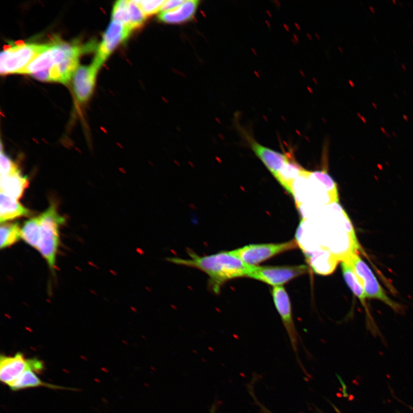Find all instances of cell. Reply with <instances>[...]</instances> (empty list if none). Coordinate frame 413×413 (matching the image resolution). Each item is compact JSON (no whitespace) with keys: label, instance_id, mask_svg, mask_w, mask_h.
Masks as SVG:
<instances>
[{"label":"cell","instance_id":"cell-1","mask_svg":"<svg viewBox=\"0 0 413 413\" xmlns=\"http://www.w3.org/2000/svg\"><path fill=\"white\" fill-rule=\"evenodd\" d=\"M188 258L171 257L168 262L174 264L193 267L203 271L209 278V286L215 293L226 282L240 277H249L255 266L246 264L233 251L200 256L189 252Z\"/></svg>","mask_w":413,"mask_h":413},{"label":"cell","instance_id":"cell-2","mask_svg":"<svg viewBox=\"0 0 413 413\" xmlns=\"http://www.w3.org/2000/svg\"><path fill=\"white\" fill-rule=\"evenodd\" d=\"M40 216L41 227L36 250L44 258L50 268L56 266L58 250L60 243V229L65 219L59 214L57 208L51 204Z\"/></svg>","mask_w":413,"mask_h":413},{"label":"cell","instance_id":"cell-3","mask_svg":"<svg viewBox=\"0 0 413 413\" xmlns=\"http://www.w3.org/2000/svg\"><path fill=\"white\" fill-rule=\"evenodd\" d=\"M50 45L26 43L7 47L0 55V73L19 74Z\"/></svg>","mask_w":413,"mask_h":413},{"label":"cell","instance_id":"cell-4","mask_svg":"<svg viewBox=\"0 0 413 413\" xmlns=\"http://www.w3.org/2000/svg\"><path fill=\"white\" fill-rule=\"evenodd\" d=\"M89 46L75 43L54 42L51 43L48 49L43 51L19 74L33 75L49 69L69 58L81 56L89 50Z\"/></svg>","mask_w":413,"mask_h":413},{"label":"cell","instance_id":"cell-5","mask_svg":"<svg viewBox=\"0 0 413 413\" xmlns=\"http://www.w3.org/2000/svg\"><path fill=\"white\" fill-rule=\"evenodd\" d=\"M345 260H348L351 263L353 269L355 270L363 285L367 298L383 302L397 313L403 311L402 305L392 300L388 296L370 267L364 259L361 258L359 253L353 254Z\"/></svg>","mask_w":413,"mask_h":413},{"label":"cell","instance_id":"cell-6","mask_svg":"<svg viewBox=\"0 0 413 413\" xmlns=\"http://www.w3.org/2000/svg\"><path fill=\"white\" fill-rule=\"evenodd\" d=\"M132 31L123 23L112 20L98 47L92 64L100 70L110 55L118 46L127 40Z\"/></svg>","mask_w":413,"mask_h":413},{"label":"cell","instance_id":"cell-7","mask_svg":"<svg viewBox=\"0 0 413 413\" xmlns=\"http://www.w3.org/2000/svg\"><path fill=\"white\" fill-rule=\"evenodd\" d=\"M297 247V242L291 241L278 244L249 245L233 251L246 264L255 266L275 255L296 249Z\"/></svg>","mask_w":413,"mask_h":413},{"label":"cell","instance_id":"cell-8","mask_svg":"<svg viewBox=\"0 0 413 413\" xmlns=\"http://www.w3.org/2000/svg\"><path fill=\"white\" fill-rule=\"evenodd\" d=\"M307 272L304 265L295 266H255L249 278L266 283L274 287L281 286L300 275Z\"/></svg>","mask_w":413,"mask_h":413},{"label":"cell","instance_id":"cell-9","mask_svg":"<svg viewBox=\"0 0 413 413\" xmlns=\"http://www.w3.org/2000/svg\"><path fill=\"white\" fill-rule=\"evenodd\" d=\"M37 365V357L26 358L22 352H18L14 356L2 354L0 356V380L10 386L28 368L35 371Z\"/></svg>","mask_w":413,"mask_h":413},{"label":"cell","instance_id":"cell-10","mask_svg":"<svg viewBox=\"0 0 413 413\" xmlns=\"http://www.w3.org/2000/svg\"><path fill=\"white\" fill-rule=\"evenodd\" d=\"M98 70L92 64L79 66L73 76L75 95L79 102L84 103L89 100L95 87Z\"/></svg>","mask_w":413,"mask_h":413},{"label":"cell","instance_id":"cell-11","mask_svg":"<svg viewBox=\"0 0 413 413\" xmlns=\"http://www.w3.org/2000/svg\"><path fill=\"white\" fill-rule=\"evenodd\" d=\"M79 57L67 59L48 70L32 75L38 80L43 82H55L67 84L74 76L78 68Z\"/></svg>","mask_w":413,"mask_h":413},{"label":"cell","instance_id":"cell-12","mask_svg":"<svg viewBox=\"0 0 413 413\" xmlns=\"http://www.w3.org/2000/svg\"><path fill=\"white\" fill-rule=\"evenodd\" d=\"M251 149L260 159L271 174L275 178L285 165L292 159L289 155L283 154L263 146L253 139H249Z\"/></svg>","mask_w":413,"mask_h":413},{"label":"cell","instance_id":"cell-13","mask_svg":"<svg viewBox=\"0 0 413 413\" xmlns=\"http://www.w3.org/2000/svg\"><path fill=\"white\" fill-rule=\"evenodd\" d=\"M272 296L275 307L280 314L285 327L288 330L293 347L296 345V335L292 315L290 299L285 289L283 286L273 287Z\"/></svg>","mask_w":413,"mask_h":413},{"label":"cell","instance_id":"cell-14","mask_svg":"<svg viewBox=\"0 0 413 413\" xmlns=\"http://www.w3.org/2000/svg\"><path fill=\"white\" fill-rule=\"evenodd\" d=\"M38 373L32 369L28 368L17 380L10 385L11 390L18 391L27 388L36 387H46L53 390H74L73 388L45 382L38 376Z\"/></svg>","mask_w":413,"mask_h":413},{"label":"cell","instance_id":"cell-15","mask_svg":"<svg viewBox=\"0 0 413 413\" xmlns=\"http://www.w3.org/2000/svg\"><path fill=\"white\" fill-rule=\"evenodd\" d=\"M199 6L196 0L185 1L178 9L166 13H161L159 19L167 24H180L190 21L195 15Z\"/></svg>","mask_w":413,"mask_h":413},{"label":"cell","instance_id":"cell-16","mask_svg":"<svg viewBox=\"0 0 413 413\" xmlns=\"http://www.w3.org/2000/svg\"><path fill=\"white\" fill-rule=\"evenodd\" d=\"M29 182L26 176L17 171L7 176H1V192L18 200L23 196Z\"/></svg>","mask_w":413,"mask_h":413},{"label":"cell","instance_id":"cell-17","mask_svg":"<svg viewBox=\"0 0 413 413\" xmlns=\"http://www.w3.org/2000/svg\"><path fill=\"white\" fill-rule=\"evenodd\" d=\"M30 214V211L19 203L17 200L1 192L0 221L2 223Z\"/></svg>","mask_w":413,"mask_h":413},{"label":"cell","instance_id":"cell-18","mask_svg":"<svg viewBox=\"0 0 413 413\" xmlns=\"http://www.w3.org/2000/svg\"><path fill=\"white\" fill-rule=\"evenodd\" d=\"M341 266L346 284L353 294L359 298L364 308L367 309L365 303L367 297L365 296L363 285L355 270L353 269L351 263L348 260H344L341 262Z\"/></svg>","mask_w":413,"mask_h":413},{"label":"cell","instance_id":"cell-19","mask_svg":"<svg viewBox=\"0 0 413 413\" xmlns=\"http://www.w3.org/2000/svg\"><path fill=\"white\" fill-rule=\"evenodd\" d=\"M305 170L292 160L283 167L275 178L290 194L292 195L295 180L301 176Z\"/></svg>","mask_w":413,"mask_h":413},{"label":"cell","instance_id":"cell-20","mask_svg":"<svg viewBox=\"0 0 413 413\" xmlns=\"http://www.w3.org/2000/svg\"><path fill=\"white\" fill-rule=\"evenodd\" d=\"M40 227L41 218L39 216L28 220L22 229V239L35 249L39 242Z\"/></svg>","mask_w":413,"mask_h":413},{"label":"cell","instance_id":"cell-21","mask_svg":"<svg viewBox=\"0 0 413 413\" xmlns=\"http://www.w3.org/2000/svg\"><path fill=\"white\" fill-rule=\"evenodd\" d=\"M1 249H6L22 239V229L18 223L5 224L0 228Z\"/></svg>","mask_w":413,"mask_h":413},{"label":"cell","instance_id":"cell-22","mask_svg":"<svg viewBox=\"0 0 413 413\" xmlns=\"http://www.w3.org/2000/svg\"><path fill=\"white\" fill-rule=\"evenodd\" d=\"M128 11L130 24L133 30L141 27L146 20L145 16L137 1H128Z\"/></svg>","mask_w":413,"mask_h":413},{"label":"cell","instance_id":"cell-23","mask_svg":"<svg viewBox=\"0 0 413 413\" xmlns=\"http://www.w3.org/2000/svg\"><path fill=\"white\" fill-rule=\"evenodd\" d=\"M137 2L147 17L156 14L159 12L160 13L161 7L164 3V1L161 0H142Z\"/></svg>","mask_w":413,"mask_h":413},{"label":"cell","instance_id":"cell-24","mask_svg":"<svg viewBox=\"0 0 413 413\" xmlns=\"http://www.w3.org/2000/svg\"><path fill=\"white\" fill-rule=\"evenodd\" d=\"M0 159H1V161H0V162H1V176H7L19 170L17 165L5 153H4L2 146Z\"/></svg>","mask_w":413,"mask_h":413},{"label":"cell","instance_id":"cell-25","mask_svg":"<svg viewBox=\"0 0 413 413\" xmlns=\"http://www.w3.org/2000/svg\"><path fill=\"white\" fill-rule=\"evenodd\" d=\"M185 1L183 0H169V1H164V3L161 7L160 13H166V12L171 11L178 9Z\"/></svg>","mask_w":413,"mask_h":413},{"label":"cell","instance_id":"cell-26","mask_svg":"<svg viewBox=\"0 0 413 413\" xmlns=\"http://www.w3.org/2000/svg\"><path fill=\"white\" fill-rule=\"evenodd\" d=\"M369 9H370V10H371V11L372 12V13L374 14L375 13L374 8H373L371 6H369Z\"/></svg>","mask_w":413,"mask_h":413},{"label":"cell","instance_id":"cell-27","mask_svg":"<svg viewBox=\"0 0 413 413\" xmlns=\"http://www.w3.org/2000/svg\"><path fill=\"white\" fill-rule=\"evenodd\" d=\"M348 82H349V85H351L352 86V87H354V86H355V84H354V82H352L351 80H349Z\"/></svg>","mask_w":413,"mask_h":413},{"label":"cell","instance_id":"cell-28","mask_svg":"<svg viewBox=\"0 0 413 413\" xmlns=\"http://www.w3.org/2000/svg\"><path fill=\"white\" fill-rule=\"evenodd\" d=\"M283 26H284V27H285V30L287 31H290L289 27L288 26V25H286V24H284V25H283Z\"/></svg>","mask_w":413,"mask_h":413},{"label":"cell","instance_id":"cell-29","mask_svg":"<svg viewBox=\"0 0 413 413\" xmlns=\"http://www.w3.org/2000/svg\"><path fill=\"white\" fill-rule=\"evenodd\" d=\"M295 26H296V27H297V30H298L299 31L301 30V28L300 26L298 25V24L297 23H295Z\"/></svg>","mask_w":413,"mask_h":413},{"label":"cell","instance_id":"cell-30","mask_svg":"<svg viewBox=\"0 0 413 413\" xmlns=\"http://www.w3.org/2000/svg\"><path fill=\"white\" fill-rule=\"evenodd\" d=\"M293 38H294L295 39H296V42H297V43H298V37H297V35H296V34H294V35H293Z\"/></svg>","mask_w":413,"mask_h":413},{"label":"cell","instance_id":"cell-31","mask_svg":"<svg viewBox=\"0 0 413 413\" xmlns=\"http://www.w3.org/2000/svg\"><path fill=\"white\" fill-rule=\"evenodd\" d=\"M306 35H307V37H308V38L309 39V40H310V41L312 40V38L311 37V35H310L309 34H306Z\"/></svg>","mask_w":413,"mask_h":413},{"label":"cell","instance_id":"cell-32","mask_svg":"<svg viewBox=\"0 0 413 413\" xmlns=\"http://www.w3.org/2000/svg\"><path fill=\"white\" fill-rule=\"evenodd\" d=\"M307 89L309 90L310 93H313V90L311 88H310V87H307Z\"/></svg>","mask_w":413,"mask_h":413},{"label":"cell","instance_id":"cell-33","mask_svg":"<svg viewBox=\"0 0 413 413\" xmlns=\"http://www.w3.org/2000/svg\"><path fill=\"white\" fill-rule=\"evenodd\" d=\"M333 407L334 408H335V410H336L337 413H341L339 410H338L337 407H336L335 406H333Z\"/></svg>","mask_w":413,"mask_h":413},{"label":"cell","instance_id":"cell-34","mask_svg":"<svg viewBox=\"0 0 413 413\" xmlns=\"http://www.w3.org/2000/svg\"><path fill=\"white\" fill-rule=\"evenodd\" d=\"M300 74H301V76H302V77H305V73H304V72H302V71H301V70H300Z\"/></svg>","mask_w":413,"mask_h":413},{"label":"cell","instance_id":"cell-35","mask_svg":"<svg viewBox=\"0 0 413 413\" xmlns=\"http://www.w3.org/2000/svg\"><path fill=\"white\" fill-rule=\"evenodd\" d=\"M402 68L404 70H406V67L404 64H402Z\"/></svg>","mask_w":413,"mask_h":413},{"label":"cell","instance_id":"cell-36","mask_svg":"<svg viewBox=\"0 0 413 413\" xmlns=\"http://www.w3.org/2000/svg\"><path fill=\"white\" fill-rule=\"evenodd\" d=\"M266 13H267V14H268V15L269 16V17H270V18L272 17V15H271V14H270V12H269V11H267H267H266Z\"/></svg>","mask_w":413,"mask_h":413},{"label":"cell","instance_id":"cell-37","mask_svg":"<svg viewBox=\"0 0 413 413\" xmlns=\"http://www.w3.org/2000/svg\"><path fill=\"white\" fill-rule=\"evenodd\" d=\"M372 105H373V107L375 108H377V105L374 103V102H372Z\"/></svg>","mask_w":413,"mask_h":413},{"label":"cell","instance_id":"cell-38","mask_svg":"<svg viewBox=\"0 0 413 413\" xmlns=\"http://www.w3.org/2000/svg\"><path fill=\"white\" fill-rule=\"evenodd\" d=\"M315 35H316V36L317 37V38H318V40H320L321 38H320V37L319 36V35H318L317 34H316V33L315 34Z\"/></svg>","mask_w":413,"mask_h":413},{"label":"cell","instance_id":"cell-39","mask_svg":"<svg viewBox=\"0 0 413 413\" xmlns=\"http://www.w3.org/2000/svg\"><path fill=\"white\" fill-rule=\"evenodd\" d=\"M313 81L314 82V83H315V84H318L317 80H316L315 78H313Z\"/></svg>","mask_w":413,"mask_h":413},{"label":"cell","instance_id":"cell-40","mask_svg":"<svg viewBox=\"0 0 413 413\" xmlns=\"http://www.w3.org/2000/svg\"><path fill=\"white\" fill-rule=\"evenodd\" d=\"M265 22L266 23V24H267V26H268V27H271V26H270V23H269L268 21H265Z\"/></svg>","mask_w":413,"mask_h":413},{"label":"cell","instance_id":"cell-41","mask_svg":"<svg viewBox=\"0 0 413 413\" xmlns=\"http://www.w3.org/2000/svg\"><path fill=\"white\" fill-rule=\"evenodd\" d=\"M338 49H339L341 53H343V50H342L340 47H338Z\"/></svg>","mask_w":413,"mask_h":413},{"label":"cell","instance_id":"cell-42","mask_svg":"<svg viewBox=\"0 0 413 413\" xmlns=\"http://www.w3.org/2000/svg\"><path fill=\"white\" fill-rule=\"evenodd\" d=\"M254 74H255V75H256V76H257L258 78H259V74H258V73L257 72H254Z\"/></svg>","mask_w":413,"mask_h":413},{"label":"cell","instance_id":"cell-43","mask_svg":"<svg viewBox=\"0 0 413 413\" xmlns=\"http://www.w3.org/2000/svg\"><path fill=\"white\" fill-rule=\"evenodd\" d=\"M252 51H253V52L254 53V54L255 55H257L256 51H255V50L254 49H252Z\"/></svg>","mask_w":413,"mask_h":413},{"label":"cell","instance_id":"cell-44","mask_svg":"<svg viewBox=\"0 0 413 413\" xmlns=\"http://www.w3.org/2000/svg\"><path fill=\"white\" fill-rule=\"evenodd\" d=\"M394 95L395 96V97L398 98V96L396 95V94L395 93H394Z\"/></svg>","mask_w":413,"mask_h":413},{"label":"cell","instance_id":"cell-45","mask_svg":"<svg viewBox=\"0 0 413 413\" xmlns=\"http://www.w3.org/2000/svg\"><path fill=\"white\" fill-rule=\"evenodd\" d=\"M392 2L395 3V4H396V3L395 0H392Z\"/></svg>","mask_w":413,"mask_h":413},{"label":"cell","instance_id":"cell-46","mask_svg":"<svg viewBox=\"0 0 413 413\" xmlns=\"http://www.w3.org/2000/svg\"><path fill=\"white\" fill-rule=\"evenodd\" d=\"M266 411L267 412H268V413H271V412H270V411H267V410H266Z\"/></svg>","mask_w":413,"mask_h":413},{"label":"cell","instance_id":"cell-47","mask_svg":"<svg viewBox=\"0 0 413 413\" xmlns=\"http://www.w3.org/2000/svg\"><path fill=\"white\" fill-rule=\"evenodd\" d=\"M412 44H413V41H412Z\"/></svg>","mask_w":413,"mask_h":413}]
</instances>
